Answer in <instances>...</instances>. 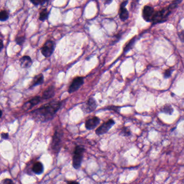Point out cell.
I'll list each match as a JSON object with an SVG mask.
<instances>
[{
  "label": "cell",
  "instance_id": "obj_1",
  "mask_svg": "<svg viewBox=\"0 0 184 184\" xmlns=\"http://www.w3.org/2000/svg\"><path fill=\"white\" fill-rule=\"evenodd\" d=\"M62 105L61 102H51L34 110L30 114L32 117L37 121L46 122L54 118Z\"/></svg>",
  "mask_w": 184,
  "mask_h": 184
},
{
  "label": "cell",
  "instance_id": "obj_2",
  "mask_svg": "<svg viewBox=\"0 0 184 184\" xmlns=\"http://www.w3.org/2000/svg\"><path fill=\"white\" fill-rule=\"evenodd\" d=\"M180 2H181V1H175L167 7L154 13L152 20L151 21L153 24H155L157 23L166 22L168 16L171 14L172 10L177 7Z\"/></svg>",
  "mask_w": 184,
  "mask_h": 184
},
{
  "label": "cell",
  "instance_id": "obj_3",
  "mask_svg": "<svg viewBox=\"0 0 184 184\" xmlns=\"http://www.w3.org/2000/svg\"><path fill=\"white\" fill-rule=\"evenodd\" d=\"M84 151L85 149L83 146H77L75 148L72 158V166L75 169L81 167Z\"/></svg>",
  "mask_w": 184,
  "mask_h": 184
},
{
  "label": "cell",
  "instance_id": "obj_4",
  "mask_svg": "<svg viewBox=\"0 0 184 184\" xmlns=\"http://www.w3.org/2000/svg\"><path fill=\"white\" fill-rule=\"evenodd\" d=\"M62 132L61 131H56L55 132L51 144V148L55 153H58L61 148V145L62 138Z\"/></svg>",
  "mask_w": 184,
  "mask_h": 184
},
{
  "label": "cell",
  "instance_id": "obj_5",
  "mask_svg": "<svg viewBox=\"0 0 184 184\" xmlns=\"http://www.w3.org/2000/svg\"><path fill=\"white\" fill-rule=\"evenodd\" d=\"M55 48V43L53 40L46 41L41 48V53L45 57H49L53 54Z\"/></svg>",
  "mask_w": 184,
  "mask_h": 184
},
{
  "label": "cell",
  "instance_id": "obj_6",
  "mask_svg": "<svg viewBox=\"0 0 184 184\" xmlns=\"http://www.w3.org/2000/svg\"><path fill=\"white\" fill-rule=\"evenodd\" d=\"M115 121L113 119H110L108 121L103 123L101 125L98 127L96 130V133L97 135H102L107 133L110 130L113 126L115 125Z\"/></svg>",
  "mask_w": 184,
  "mask_h": 184
},
{
  "label": "cell",
  "instance_id": "obj_7",
  "mask_svg": "<svg viewBox=\"0 0 184 184\" xmlns=\"http://www.w3.org/2000/svg\"><path fill=\"white\" fill-rule=\"evenodd\" d=\"M84 84V78L82 77H77L72 81L71 84L68 89V92L72 94L80 89Z\"/></svg>",
  "mask_w": 184,
  "mask_h": 184
},
{
  "label": "cell",
  "instance_id": "obj_8",
  "mask_svg": "<svg viewBox=\"0 0 184 184\" xmlns=\"http://www.w3.org/2000/svg\"><path fill=\"white\" fill-rule=\"evenodd\" d=\"M43 100V99L42 97L36 96L24 104L22 107L23 109L25 111H28L40 103Z\"/></svg>",
  "mask_w": 184,
  "mask_h": 184
},
{
  "label": "cell",
  "instance_id": "obj_9",
  "mask_svg": "<svg viewBox=\"0 0 184 184\" xmlns=\"http://www.w3.org/2000/svg\"><path fill=\"white\" fill-rule=\"evenodd\" d=\"M154 13V10L152 7L146 5L143 10V18L146 22H151Z\"/></svg>",
  "mask_w": 184,
  "mask_h": 184
},
{
  "label": "cell",
  "instance_id": "obj_10",
  "mask_svg": "<svg viewBox=\"0 0 184 184\" xmlns=\"http://www.w3.org/2000/svg\"><path fill=\"white\" fill-rule=\"evenodd\" d=\"M97 102L94 98L91 97L88 100L86 103L83 106L82 109L86 113H90L94 111L97 108Z\"/></svg>",
  "mask_w": 184,
  "mask_h": 184
},
{
  "label": "cell",
  "instance_id": "obj_11",
  "mask_svg": "<svg viewBox=\"0 0 184 184\" xmlns=\"http://www.w3.org/2000/svg\"><path fill=\"white\" fill-rule=\"evenodd\" d=\"M128 3V1H126L123 2L120 5V8L119 10V18L121 21H125L127 20L129 16V13L128 10L126 8V6Z\"/></svg>",
  "mask_w": 184,
  "mask_h": 184
},
{
  "label": "cell",
  "instance_id": "obj_12",
  "mask_svg": "<svg viewBox=\"0 0 184 184\" xmlns=\"http://www.w3.org/2000/svg\"><path fill=\"white\" fill-rule=\"evenodd\" d=\"M100 120L98 117L94 116L91 118L86 121L85 123L86 129L89 130L94 129L95 127L98 125L100 123Z\"/></svg>",
  "mask_w": 184,
  "mask_h": 184
},
{
  "label": "cell",
  "instance_id": "obj_13",
  "mask_svg": "<svg viewBox=\"0 0 184 184\" xmlns=\"http://www.w3.org/2000/svg\"><path fill=\"white\" fill-rule=\"evenodd\" d=\"M44 83V76L42 73H40L36 75L33 78L30 88L35 87L36 86L42 85Z\"/></svg>",
  "mask_w": 184,
  "mask_h": 184
},
{
  "label": "cell",
  "instance_id": "obj_14",
  "mask_svg": "<svg viewBox=\"0 0 184 184\" xmlns=\"http://www.w3.org/2000/svg\"><path fill=\"white\" fill-rule=\"evenodd\" d=\"M20 66L22 68H29L32 66V59L29 56H24L20 59Z\"/></svg>",
  "mask_w": 184,
  "mask_h": 184
},
{
  "label": "cell",
  "instance_id": "obj_15",
  "mask_svg": "<svg viewBox=\"0 0 184 184\" xmlns=\"http://www.w3.org/2000/svg\"><path fill=\"white\" fill-rule=\"evenodd\" d=\"M54 95H55V88L54 86H50L44 91L42 97L43 99H48L53 97Z\"/></svg>",
  "mask_w": 184,
  "mask_h": 184
},
{
  "label": "cell",
  "instance_id": "obj_16",
  "mask_svg": "<svg viewBox=\"0 0 184 184\" xmlns=\"http://www.w3.org/2000/svg\"><path fill=\"white\" fill-rule=\"evenodd\" d=\"M32 170L36 175H41L44 170V167L40 162H36L32 167Z\"/></svg>",
  "mask_w": 184,
  "mask_h": 184
},
{
  "label": "cell",
  "instance_id": "obj_17",
  "mask_svg": "<svg viewBox=\"0 0 184 184\" xmlns=\"http://www.w3.org/2000/svg\"><path fill=\"white\" fill-rule=\"evenodd\" d=\"M136 40L135 39V37H133V38H132L127 44L125 46L124 48V54L127 53L132 48V47H133V45L135 44V42Z\"/></svg>",
  "mask_w": 184,
  "mask_h": 184
},
{
  "label": "cell",
  "instance_id": "obj_18",
  "mask_svg": "<svg viewBox=\"0 0 184 184\" xmlns=\"http://www.w3.org/2000/svg\"><path fill=\"white\" fill-rule=\"evenodd\" d=\"M173 111H174L171 105L168 104L165 105L161 109V111L162 112L165 113L166 114H168V115H171L173 113Z\"/></svg>",
  "mask_w": 184,
  "mask_h": 184
},
{
  "label": "cell",
  "instance_id": "obj_19",
  "mask_svg": "<svg viewBox=\"0 0 184 184\" xmlns=\"http://www.w3.org/2000/svg\"><path fill=\"white\" fill-rule=\"evenodd\" d=\"M49 15V11H48V9L47 8L43 9L40 13L39 20L41 21H44L48 18Z\"/></svg>",
  "mask_w": 184,
  "mask_h": 184
},
{
  "label": "cell",
  "instance_id": "obj_20",
  "mask_svg": "<svg viewBox=\"0 0 184 184\" xmlns=\"http://www.w3.org/2000/svg\"><path fill=\"white\" fill-rule=\"evenodd\" d=\"M9 13L6 10H3L1 11V13H0V21L1 22L6 21L9 18Z\"/></svg>",
  "mask_w": 184,
  "mask_h": 184
},
{
  "label": "cell",
  "instance_id": "obj_21",
  "mask_svg": "<svg viewBox=\"0 0 184 184\" xmlns=\"http://www.w3.org/2000/svg\"><path fill=\"white\" fill-rule=\"evenodd\" d=\"M121 134L124 136H129L131 135V132L130 129L127 127H124L121 131Z\"/></svg>",
  "mask_w": 184,
  "mask_h": 184
},
{
  "label": "cell",
  "instance_id": "obj_22",
  "mask_svg": "<svg viewBox=\"0 0 184 184\" xmlns=\"http://www.w3.org/2000/svg\"><path fill=\"white\" fill-rule=\"evenodd\" d=\"M30 2L35 6L38 5H44L46 2H48L47 1H41V0H34V1H30Z\"/></svg>",
  "mask_w": 184,
  "mask_h": 184
},
{
  "label": "cell",
  "instance_id": "obj_23",
  "mask_svg": "<svg viewBox=\"0 0 184 184\" xmlns=\"http://www.w3.org/2000/svg\"><path fill=\"white\" fill-rule=\"evenodd\" d=\"M25 40H26V38H25V37H24V36L18 37L15 39L16 44L20 45H22L23 43L24 42Z\"/></svg>",
  "mask_w": 184,
  "mask_h": 184
},
{
  "label": "cell",
  "instance_id": "obj_24",
  "mask_svg": "<svg viewBox=\"0 0 184 184\" xmlns=\"http://www.w3.org/2000/svg\"><path fill=\"white\" fill-rule=\"evenodd\" d=\"M173 69H168L165 70V72L164 73V77L165 78H168L170 77L171 76V74L172 72L173 71Z\"/></svg>",
  "mask_w": 184,
  "mask_h": 184
},
{
  "label": "cell",
  "instance_id": "obj_25",
  "mask_svg": "<svg viewBox=\"0 0 184 184\" xmlns=\"http://www.w3.org/2000/svg\"><path fill=\"white\" fill-rule=\"evenodd\" d=\"M178 36H179L180 40H181L182 42L184 43V30H181V32H179Z\"/></svg>",
  "mask_w": 184,
  "mask_h": 184
},
{
  "label": "cell",
  "instance_id": "obj_26",
  "mask_svg": "<svg viewBox=\"0 0 184 184\" xmlns=\"http://www.w3.org/2000/svg\"><path fill=\"white\" fill-rule=\"evenodd\" d=\"M2 184H13V181H12V180L10 179H5L4 180L2 183Z\"/></svg>",
  "mask_w": 184,
  "mask_h": 184
},
{
  "label": "cell",
  "instance_id": "obj_27",
  "mask_svg": "<svg viewBox=\"0 0 184 184\" xmlns=\"http://www.w3.org/2000/svg\"><path fill=\"white\" fill-rule=\"evenodd\" d=\"M1 137L3 139H8L9 137V135L7 133H1Z\"/></svg>",
  "mask_w": 184,
  "mask_h": 184
},
{
  "label": "cell",
  "instance_id": "obj_28",
  "mask_svg": "<svg viewBox=\"0 0 184 184\" xmlns=\"http://www.w3.org/2000/svg\"><path fill=\"white\" fill-rule=\"evenodd\" d=\"M67 184H80L79 183L75 181H68L67 182Z\"/></svg>",
  "mask_w": 184,
  "mask_h": 184
},
{
  "label": "cell",
  "instance_id": "obj_29",
  "mask_svg": "<svg viewBox=\"0 0 184 184\" xmlns=\"http://www.w3.org/2000/svg\"><path fill=\"white\" fill-rule=\"evenodd\" d=\"M3 47H4V45H3V41L1 40V46H0V48H1V51L2 50V49L3 48Z\"/></svg>",
  "mask_w": 184,
  "mask_h": 184
},
{
  "label": "cell",
  "instance_id": "obj_30",
  "mask_svg": "<svg viewBox=\"0 0 184 184\" xmlns=\"http://www.w3.org/2000/svg\"><path fill=\"white\" fill-rule=\"evenodd\" d=\"M112 2V1H107L105 2V3H106L107 5H109L110 3H111Z\"/></svg>",
  "mask_w": 184,
  "mask_h": 184
},
{
  "label": "cell",
  "instance_id": "obj_31",
  "mask_svg": "<svg viewBox=\"0 0 184 184\" xmlns=\"http://www.w3.org/2000/svg\"><path fill=\"white\" fill-rule=\"evenodd\" d=\"M2 111H1V117H2Z\"/></svg>",
  "mask_w": 184,
  "mask_h": 184
}]
</instances>
